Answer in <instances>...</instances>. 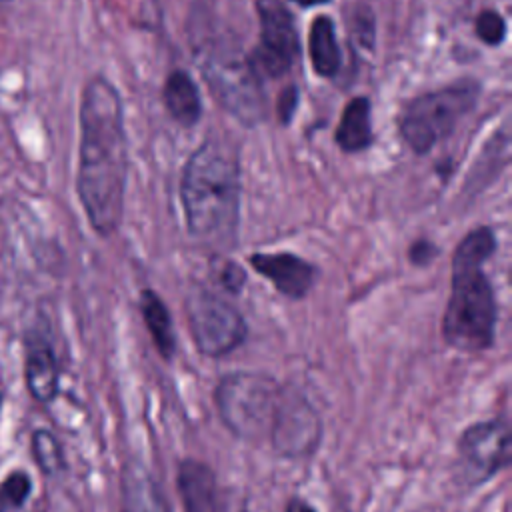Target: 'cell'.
<instances>
[{"mask_svg": "<svg viewBox=\"0 0 512 512\" xmlns=\"http://www.w3.org/2000/svg\"><path fill=\"white\" fill-rule=\"evenodd\" d=\"M436 246L432 244V242H428V240H418V242H414L412 244V248H410V260L414 262V264H426V262H430L434 256H436Z\"/></svg>", "mask_w": 512, "mask_h": 512, "instance_id": "cb8c5ba5", "label": "cell"}, {"mask_svg": "<svg viewBox=\"0 0 512 512\" xmlns=\"http://www.w3.org/2000/svg\"><path fill=\"white\" fill-rule=\"evenodd\" d=\"M292 2H296L300 6H314V4H324L328 0H292Z\"/></svg>", "mask_w": 512, "mask_h": 512, "instance_id": "484cf974", "label": "cell"}, {"mask_svg": "<svg viewBox=\"0 0 512 512\" xmlns=\"http://www.w3.org/2000/svg\"><path fill=\"white\" fill-rule=\"evenodd\" d=\"M32 490L28 474L22 470L10 472L0 484V512H14L24 506Z\"/></svg>", "mask_w": 512, "mask_h": 512, "instance_id": "d6986e66", "label": "cell"}, {"mask_svg": "<svg viewBox=\"0 0 512 512\" xmlns=\"http://www.w3.org/2000/svg\"><path fill=\"white\" fill-rule=\"evenodd\" d=\"M220 278H222V284H224V288H226V290H230V292H238V290L244 286L246 274H244V270H242L240 266H236V264L228 262V264L224 266V270H222Z\"/></svg>", "mask_w": 512, "mask_h": 512, "instance_id": "7402d4cb", "label": "cell"}, {"mask_svg": "<svg viewBox=\"0 0 512 512\" xmlns=\"http://www.w3.org/2000/svg\"><path fill=\"white\" fill-rule=\"evenodd\" d=\"M250 264L288 298H302L316 278V268L310 262L288 252L252 254Z\"/></svg>", "mask_w": 512, "mask_h": 512, "instance_id": "30bf717a", "label": "cell"}, {"mask_svg": "<svg viewBox=\"0 0 512 512\" xmlns=\"http://www.w3.org/2000/svg\"><path fill=\"white\" fill-rule=\"evenodd\" d=\"M122 494L126 512H170V506L150 472L140 464L124 468Z\"/></svg>", "mask_w": 512, "mask_h": 512, "instance_id": "4fadbf2b", "label": "cell"}, {"mask_svg": "<svg viewBox=\"0 0 512 512\" xmlns=\"http://www.w3.org/2000/svg\"><path fill=\"white\" fill-rule=\"evenodd\" d=\"M260 44L248 56L250 72L260 78H278L298 56V36L290 12L278 0H258Z\"/></svg>", "mask_w": 512, "mask_h": 512, "instance_id": "52a82bcc", "label": "cell"}, {"mask_svg": "<svg viewBox=\"0 0 512 512\" xmlns=\"http://www.w3.org/2000/svg\"><path fill=\"white\" fill-rule=\"evenodd\" d=\"M478 92L476 82L462 80L414 98L398 120L402 138L414 152H428L438 140L450 136L460 118L474 108Z\"/></svg>", "mask_w": 512, "mask_h": 512, "instance_id": "5b68a950", "label": "cell"}, {"mask_svg": "<svg viewBox=\"0 0 512 512\" xmlns=\"http://www.w3.org/2000/svg\"><path fill=\"white\" fill-rule=\"evenodd\" d=\"M178 490L186 512H218L216 478L202 462L184 460L180 464Z\"/></svg>", "mask_w": 512, "mask_h": 512, "instance_id": "8fae6325", "label": "cell"}, {"mask_svg": "<svg viewBox=\"0 0 512 512\" xmlns=\"http://www.w3.org/2000/svg\"><path fill=\"white\" fill-rule=\"evenodd\" d=\"M32 454L36 464L46 474H56L64 466L62 448L56 440V436L48 430H36L32 436Z\"/></svg>", "mask_w": 512, "mask_h": 512, "instance_id": "ac0fdd59", "label": "cell"}, {"mask_svg": "<svg viewBox=\"0 0 512 512\" xmlns=\"http://www.w3.org/2000/svg\"><path fill=\"white\" fill-rule=\"evenodd\" d=\"M354 30H356V34H358V38H360V42H362L364 46H370V44H372L374 22H372L370 12L356 14V18H354Z\"/></svg>", "mask_w": 512, "mask_h": 512, "instance_id": "603a6c76", "label": "cell"}, {"mask_svg": "<svg viewBox=\"0 0 512 512\" xmlns=\"http://www.w3.org/2000/svg\"><path fill=\"white\" fill-rule=\"evenodd\" d=\"M494 248L490 228H476L458 244L452 258V290L442 318V336L460 352H482L494 340L496 302L482 272Z\"/></svg>", "mask_w": 512, "mask_h": 512, "instance_id": "3957f363", "label": "cell"}, {"mask_svg": "<svg viewBox=\"0 0 512 512\" xmlns=\"http://www.w3.org/2000/svg\"><path fill=\"white\" fill-rule=\"evenodd\" d=\"M322 424L314 408L298 394L282 390L268 438L276 452L288 458H302L316 450Z\"/></svg>", "mask_w": 512, "mask_h": 512, "instance_id": "9c48e42d", "label": "cell"}, {"mask_svg": "<svg viewBox=\"0 0 512 512\" xmlns=\"http://www.w3.org/2000/svg\"><path fill=\"white\" fill-rule=\"evenodd\" d=\"M0 404H2V394H0Z\"/></svg>", "mask_w": 512, "mask_h": 512, "instance_id": "4316f807", "label": "cell"}, {"mask_svg": "<svg viewBox=\"0 0 512 512\" xmlns=\"http://www.w3.org/2000/svg\"><path fill=\"white\" fill-rule=\"evenodd\" d=\"M162 98H164L166 110L178 124L192 126L198 122L202 114L200 94L194 80L184 70H174L168 76Z\"/></svg>", "mask_w": 512, "mask_h": 512, "instance_id": "5bb4252c", "label": "cell"}, {"mask_svg": "<svg viewBox=\"0 0 512 512\" xmlns=\"http://www.w3.org/2000/svg\"><path fill=\"white\" fill-rule=\"evenodd\" d=\"M336 142L346 152L364 150L372 142L368 98L358 96L348 102V106L342 112L340 126L336 130Z\"/></svg>", "mask_w": 512, "mask_h": 512, "instance_id": "9a60e30c", "label": "cell"}, {"mask_svg": "<svg viewBox=\"0 0 512 512\" xmlns=\"http://www.w3.org/2000/svg\"><path fill=\"white\" fill-rule=\"evenodd\" d=\"M128 152L122 102L116 88L94 76L80 102L78 196L92 228L108 236L122 220Z\"/></svg>", "mask_w": 512, "mask_h": 512, "instance_id": "6da1fadb", "label": "cell"}, {"mask_svg": "<svg viewBox=\"0 0 512 512\" xmlns=\"http://www.w3.org/2000/svg\"><path fill=\"white\" fill-rule=\"evenodd\" d=\"M282 388L266 374L232 372L216 388V408L228 430L242 440L268 436Z\"/></svg>", "mask_w": 512, "mask_h": 512, "instance_id": "277c9868", "label": "cell"}, {"mask_svg": "<svg viewBox=\"0 0 512 512\" xmlns=\"http://www.w3.org/2000/svg\"><path fill=\"white\" fill-rule=\"evenodd\" d=\"M458 460L464 478L484 482L510 462V432L502 420H484L468 426L458 440Z\"/></svg>", "mask_w": 512, "mask_h": 512, "instance_id": "ba28073f", "label": "cell"}, {"mask_svg": "<svg viewBox=\"0 0 512 512\" xmlns=\"http://www.w3.org/2000/svg\"><path fill=\"white\" fill-rule=\"evenodd\" d=\"M186 224L204 242L234 236L240 208V164L222 138L206 140L186 162L180 184Z\"/></svg>", "mask_w": 512, "mask_h": 512, "instance_id": "7a4b0ae2", "label": "cell"}, {"mask_svg": "<svg viewBox=\"0 0 512 512\" xmlns=\"http://www.w3.org/2000/svg\"><path fill=\"white\" fill-rule=\"evenodd\" d=\"M140 310H142L146 328L156 344V350L160 352V356L170 358L174 354L176 340H174L172 320H170L166 304L162 302V298L156 292L144 290L140 296Z\"/></svg>", "mask_w": 512, "mask_h": 512, "instance_id": "e0dca14e", "label": "cell"}, {"mask_svg": "<svg viewBox=\"0 0 512 512\" xmlns=\"http://www.w3.org/2000/svg\"><path fill=\"white\" fill-rule=\"evenodd\" d=\"M476 34L486 44H500L506 36V24L504 18L494 10H484L476 16Z\"/></svg>", "mask_w": 512, "mask_h": 512, "instance_id": "ffe728a7", "label": "cell"}, {"mask_svg": "<svg viewBox=\"0 0 512 512\" xmlns=\"http://www.w3.org/2000/svg\"><path fill=\"white\" fill-rule=\"evenodd\" d=\"M24 376L34 400L42 404L54 400L58 392V364L52 348L46 342L38 340L28 346Z\"/></svg>", "mask_w": 512, "mask_h": 512, "instance_id": "7c38bea8", "label": "cell"}, {"mask_svg": "<svg viewBox=\"0 0 512 512\" xmlns=\"http://www.w3.org/2000/svg\"><path fill=\"white\" fill-rule=\"evenodd\" d=\"M186 314L196 348L204 356H224L246 338L242 314L208 290H194L186 300Z\"/></svg>", "mask_w": 512, "mask_h": 512, "instance_id": "8992f818", "label": "cell"}, {"mask_svg": "<svg viewBox=\"0 0 512 512\" xmlns=\"http://www.w3.org/2000/svg\"><path fill=\"white\" fill-rule=\"evenodd\" d=\"M308 38V52L314 72L322 78L334 76L340 68V50L336 44L332 20L328 16H318L312 22Z\"/></svg>", "mask_w": 512, "mask_h": 512, "instance_id": "2e32d148", "label": "cell"}, {"mask_svg": "<svg viewBox=\"0 0 512 512\" xmlns=\"http://www.w3.org/2000/svg\"><path fill=\"white\" fill-rule=\"evenodd\" d=\"M284 512H316V508H312L308 502H304V500H300V498H292V500L286 504Z\"/></svg>", "mask_w": 512, "mask_h": 512, "instance_id": "d4e9b609", "label": "cell"}, {"mask_svg": "<svg viewBox=\"0 0 512 512\" xmlns=\"http://www.w3.org/2000/svg\"><path fill=\"white\" fill-rule=\"evenodd\" d=\"M296 104H298V92L294 86H288L282 90L280 98H278V116L282 120V124L290 122L294 110H296Z\"/></svg>", "mask_w": 512, "mask_h": 512, "instance_id": "44dd1931", "label": "cell"}]
</instances>
